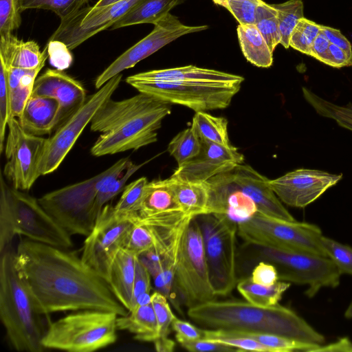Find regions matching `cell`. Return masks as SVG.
<instances>
[{
	"label": "cell",
	"instance_id": "5b68a950",
	"mask_svg": "<svg viewBox=\"0 0 352 352\" xmlns=\"http://www.w3.org/2000/svg\"><path fill=\"white\" fill-rule=\"evenodd\" d=\"M0 258V317L12 346L19 352H41L47 329L15 265L10 247Z\"/></svg>",
	"mask_w": 352,
	"mask_h": 352
},
{
	"label": "cell",
	"instance_id": "f546056e",
	"mask_svg": "<svg viewBox=\"0 0 352 352\" xmlns=\"http://www.w3.org/2000/svg\"><path fill=\"white\" fill-rule=\"evenodd\" d=\"M237 35L242 52L252 65L267 68L273 63V52L254 24L239 25Z\"/></svg>",
	"mask_w": 352,
	"mask_h": 352
},
{
	"label": "cell",
	"instance_id": "4316f807",
	"mask_svg": "<svg viewBox=\"0 0 352 352\" xmlns=\"http://www.w3.org/2000/svg\"><path fill=\"white\" fill-rule=\"evenodd\" d=\"M182 210L192 217L210 213V188L207 182H190L172 176L168 178Z\"/></svg>",
	"mask_w": 352,
	"mask_h": 352
},
{
	"label": "cell",
	"instance_id": "f1b7e54d",
	"mask_svg": "<svg viewBox=\"0 0 352 352\" xmlns=\"http://www.w3.org/2000/svg\"><path fill=\"white\" fill-rule=\"evenodd\" d=\"M184 1L142 0L118 19L111 27V29L115 30L141 23L154 24L170 13L173 8L182 3Z\"/></svg>",
	"mask_w": 352,
	"mask_h": 352
},
{
	"label": "cell",
	"instance_id": "bcb514c9",
	"mask_svg": "<svg viewBox=\"0 0 352 352\" xmlns=\"http://www.w3.org/2000/svg\"><path fill=\"white\" fill-rule=\"evenodd\" d=\"M321 242L327 257L340 274L352 276V248L324 236H322Z\"/></svg>",
	"mask_w": 352,
	"mask_h": 352
},
{
	"label": "cell",
	"instance_id": "681fc988",
	"mask_svg": "<svg viewBox=\"0 0 352 352\" xmlns=\"http://www.w3.org/2000/svg\"><path fill=\"white\" fill-rule=\"evenodd\" d=\"M10 119V89L7 69L0 60V153L4 149L6 129Z\"/></svg>",
	"mask_w": 352,
	"mask_h": 352
},
{
	"label": "cell",
	"instance_id": "7c38bea8",
	"mask_svg": "<svg viewBox=\"0 0 352 352\" xmlns=\"http://www.w3.org/2000/svg\"><path fill=\"white\" fill-rule=\"evenodd\" d=\"M261 261L274 265L278 280L307 287L305 294L314 297L324 287L340 285L341 274L332 261L326 256L309 252L258 247Z\"/></svg>",
	"mask_w": 352,
	"mask_h": 352
},
{
	"label": "cell",
	"instance_id": "9f6ffc18",
	"mask_svg": "<svg viewBox=\"0 0 352 352\" xmlns=\"http://www.w3.org/2000/svg\"><path fill=\"white\" fill-rule=\"evenodd\" d=\"M171 329L175 332V338L178 342L187 340L194 341L202 338V329L190 322L175 317L171 324Z\"/></svg>",
	"mask_w": 352,
	"mask_h": 352
},
{
	"label": "cell",
	"instance_id": "ac0fdd59",
	"mask_svg": "<svg viewBox=\"0 0 352 352\" xmlns=\"http://www.w3.org/2000/svg\"><path fill=\"white\" fill-rule=\"evenodd\" d=\"M142 0H120L111 5L85 6L61 19L50 40L65 43L70 50L94 35L111 28Z\"/></svg>",
	"mask_w": 352,
	"mask_h": 352
},
{
	"label": "cell",
	"instance_id": "3957f363",
	"mask_svg": "<svg viewBox=\"0 0 352 352\" xmlns=\"http://www.w3.org/2000/svg\"><path fill=\"white\" fill-rule=\"evenodd\" d=\"M170 112V104L142 93L122 100L110 98L90 122L92 131L101 133L91 148V155L136 151L155 142L162 120Z\"/></svg>",
	"mask_w": 352,
	"mask_h": 352
},
{
	"label": "cell",
	"instance_id": "d6986e66",
	"mask_svg": "<svg viewBox=\"0 0 352 352\" xmlns=\"http://www.w3.org/2000/svg\"><path fill=\"white\" fill-rule=\"evenodd\" d=\"M342 177V174L299 168L270 179L269 183L282 202L292 207L305 208L336 185Z\"/></svg>",
	"mask_w": 352,
	"mask_h": 352
},
{
	"label": "cell",
	"instance_id": "60d3db41",
	"mask_svg": "<svg viewBox=\"0 0 352 352\" xmlns=\"http://www.w3.org/2000/svg\"><path fill=\"white\" fill-rule=\"evenodd\" d=\"M135 164L130 161L126 169L122 174L111 181V182L104 185L98 192L96 195L94 208L93 215L96 221L97 217L100 214L102 208L113 198L122 191L126 186V182L138 169L144 164Z\"/></svg>",
	"mask_w": 352,
	"mask_h": 352
},
{
	"label": "cell",
	"instance_id": "4fadbf2b",
	"mask_svg": "<svg viewBox=\"0 0 352 352\" xmlns=\"http://www.w3.org/2000/svg\"><path fill=\"white\" fill-rule=\"evenodd\" d=\"M122 78L121 73L115 76L88 96L84 104L47 138L38 166L41 176L50 174L60 166L95 114L111 98Z\"/></svg>",
	"mask_w": 352,
	"mask_h": 352
},
{
	"label": "cell",
	"instance_id": "11a10c76",
	"mask_svg": "<svg viewBox=\"0 0 352 352\" xmlns=\"http://www.w3.org/2000/svg\"><path fill=\"white\" fill-rule=\"evenodd\" d=\"M250 278L254 283L267 286L272 285L279 280L276 267L264 261H260L254 267Z\"/></svg>",
	"mask_w": 352,
	"mask_h": 352
},
{
	"label": "cell",
	"instance_id": "836d02e7",
	"mask_svg": "<svg viewBox=\"0 0 352 352\" xmlns=\"http://www.w3.org/2000/svg\"><path fill=\"white\" fill-rule=\"evenodd\" d=\"M305 100L320 115L334 120L340 126L352 131V104L340 106L318 96L302 87Z\"/></svg>",
	"mask_w": 352,
	"mask_h": 352
},
{
	"label": "cell",
	"instance_id": "30bf717a",
	"mask_svg": "<svg viewBox=\"0 0 352 352\" xmlns=\"http://www.w3.org/2000/svg\"><path fill=\"white\" fill-rule=\"evenodd\" d=\"M133 215L149 227L154 239L153 248L140 258L144 261L157 263L150 271L151 275L157 291L170 300L182 241L186 228L193 217L182 210L146 218L138 217L135 214Z\"/></svg>",
	"mask_w": 352,
	"mask_h": 352
},
{
	"label": "cell",
	"instance_id": "e7e4bbea",
	"mask_svg": "<svg viewBox=\"0 0 352 352\" xmlns=\"http://www.w3.org/2000/svg\"><path fill=\"white\" fill-rule=\"evenodd\" d=\"M213 2L219 6H222L223 8H226L228 2L230 0H212Z\"/></svg>",
	"mask_w": 352,
	"mask_h": 352
},
{
	"label": "cell",
	"instance_id": "603a6c76",
	"mask_svg": "<svg viewBox=\"0 0 352 352\" xmlns=\"http://www.w3.org/2000/svg\"><path fill=\"white\" fill-rule=\"evenodd\" d=\"M59 111L56 99L31 96L18 120L27 133L43 136L51 134L57 129Z\"/></svg>",
	"mask_w": 352,
	"mask_h": 352
},
{
	"label": "cell",
	"instance_id": "6125c7cd",
	"mask_svg": "<svg viewBox=\"0 0 352 352\" xmlns=\"http://www.w3.org/2000/svg\"><path fill=\"white\" fill-rule=\"evenodd\" d=\"M120 0H98V2L94 6L95 8L102 7L107 5L113 4Z\"/></svg>",
	"mask_w": 352,
	"mask_h": 352
},
{
	"label": "cell",
	"instance_id": "f5cc1de1",
	"mask_svg": "<svg viewBox=\"0 0 352 352\" xmlns=\"http://www.w3.org/2000/svg\"><path fill=\"white\" fill-rule=\"evenodd\" d=\"M151 275L148 267L138 256L135 261L131 309L135 306L138 296L143 294L150 293L151 289Z\"/></svg>",
	"mask_w": 352,
	"mask_h": 352
},
{
	"label": "cell",
	"instance_id": "7a4b0ae2",
	"mask_svg": "<svg viewBox=\"0 0 352 352\" xmlns=\"http://www.w3.org/2000/svg\"><path fill=\"white\" fill-rule=\"evenodd\" d=\"M243 80L239 75L195 65L151 70L126 78L139 93L195 112L228 107Z\"/></svg>",
	"mask_w": 352,
	"mask_h": 352
},
{
	"label": "cell",
	"instance_id": "2e32d148",
	"mask_svg": "<svg viewBox=\"0 0 352 352\" xmlns=\"http://www.w3.org/2000/svg\"><path fill=\"white\" fill-rule=\"evenodd\" d=\"M15 235L59 248L73 246L71 235L41 206L38 199L8 186Z\"/></svg>",
	"mask_w": 352,
	"mask_h": 352
},
{
	"label": "cell",
	"instance_id": "8fae6325",
	"mask_svg": "<svg viewBox=\"0 0 352 352\" xmlns=\"http://www.w3.org/2000/svg\"><path fill=\"white\" fill-rule=\"evenodd\" d=\"M173 289L188 308L215 300L210 283L199 224L193 217L188 224L175 269Z\"/></svg>",
	"mask_w": 352,
	"mask_h": 352
},
{
	"label": "cell",
	"instance_id": "ffe728a7",
	"mask_svg": "<svg viewBox=\"0 0 352 352\" xmlns=\"http://www.w3.org/2000/svg\"><path fill=\"white\" fill-rule=\"evenodd\" d=\"M201 144L199 153L177 166L172 176L190 182H207L243 163V155L232 145L223 146L203 140Z\"/></svg>",
	"mask_w": 352,
	"mask_h": 352
},
{
	"label": "cell",
	"instance_id": "91938a15",
	"mask_svg": "<svg viewBox=\"0 0 352 352\" xmlns=\"http://www.w3.org/2000/svg\"><path fill=\"white\" fill-rule=\"evenodd\" d=\"M328 52L331 58V67L340 68L352 66V56L340 47L330 43Z\"/></svg>",
	"mask_w": 352,
	"mask_h": 352
},
{
	"label": "cell",
	"instance_id": "74e56055",
	"mask_svg": "<svg viewBox=\"0 0 352 352\" xmlns=\"http://www.w3.org/2000/svg\"><path fill=\"white\" fill-rule=\"evenodd\" d=\"M254 25L274 52L276 47L280 43L281 37L277 11L272 5L263 1L261 2L256 10Z\"/></svg>",
	"mask_w": 352,
	"mask_h": 352
},
{
	"label": "cell",
	"instance_id": "5bb4252c",
	"mask_svg": "<svg viewBox=\"0 0 352 352\" xmlns=\"http://www.w3.org/2000/svg\"><path fill=\"white\" fill-rule=\"evenodd\" d=\"M133 224L129 214H116L113 206L106 204L86 236L81 258L107 281L111 263Z\"/></svg>",
	"mask_w": 352,
	"mask_h": 352
},
{
	"label": "cell",
	"instance_id": "f35d334b",
	"mask_svg": "<svg viewBox=\"0 0 352 352\" xmlns=\"http://www.w3.org/2000/svg\"><path fill=\"white\" fill-rule=\"evenodd\" d=\"M45 62L36 68L28 69L23 76L18 86L10 91V118H19L24 107L32 96L33 87L38 74Z\"/></svg>",
	"mask_w": 352,
	"mask_h": 352
},
{
	"label": "cell",
	"instance_id": "4dcf8cb0",
	"mask_svg": "<svg viewBox=\"0 0 352 352\" xmlns=\"http://www.w3.org/2000/svg\"><path fill=\"white\" fill-rule=\"evenodd\" d=\"M290 285V283L283 280H278L272 285H263L254 283L250 276L241 280L236 284V288L250 303L259 307H270L278 304Z\"/></svg>",
	"mask_w": 352,
	"mask_h": 352
},
{
	"label": "cell",
	"instance_id": "d6a6232c",
	"mask_svg": "<svg viewBox=\"0 0 352 352\" xmlns=\"http://www.w3.org/2000/svg\"><path fill=\"white\" fill-rule=\"evenodd\" d=\"M151 303L158 325V337L153 342L155 349L158 352H171L175 344L168 336L176 316L171 310L168 298L161 292L155 291L151 294Z\"/></svg>",
	"mask_w": 352,
	"mask_h": 352
},
{
	"label": "cell",
	"instance_id": "c3c4849f",
	"mask_svg": "<svg viewBox=\"0 0 352 352\" xmlns=\"http://www.w3.org/2000/svg\"><path fill=\"white\" fill-rule=\"evenodd\" d=\"M21 12L18 0H0V39H8L19 28Z\"/></svg>",
	"mask_w": 352,
	"mask_h": 352
},
{
	"label": "cell",
	"instance_id": "94428289",
	"mask_svg": "<svg viewBox=\"0 0 352 352\" xmlns=\"http://www.w3.org/2000/svg\"><path fill=\"white\" fill-rule=\"evenodd\" d=\"M324 351H344L352 352V342L348 338H340L336 342L327 344L319 345L311 352Z\"/></svg>",
	"mask_w": 352,
	"mask_h": 352
},
{
	"label": "cell",
	"instance_id": "ee69618b",
	"mask_svg": "<svg viewBox=\"0 0 352 352\" xmlns=\"http://www.w3.org/2000/svg\"><path fill=\"white\" fill-rule=\"evenodd\" d=\"M134 224L128 233L123 248L137 256H140L154 247V239L149 227L138 221L132 214H129Z\"/></svg>",
	"mask_w": 352,
	"mask_h": 352
},
{
	"label": "cell",
	"instance_id": "7bdbcfd3",
	"mask_svg": "<svg viewBox=\"0 0 352 352\" xmlns=\"http://www.w3.org/2000/svg\"><path fill=\"white\" fill-rule=\"evenodd\" d=\"M21 12L43 9L54 12L60 20L85 7L89 0H18Z\"/></svg>",
	"mask_w": 352,
	"mask_h": 352
},
{
	"label": "cell",
	"instance_id": "6da1fadb",
	"mask_svg": "<svg viewBox=\"0 0 352 352\" xmlns=\"http://www.w3.org/2000/svg\"><path fill=\"white\" fill-rule=\"evenodd\" d=\"M14 260L41 315L84 309L113 311L118 316L129 313L108 281L74 251L25 238L20 240Z\"/></svg>",
	"mask_w": 352,
	"mask_h": 352
},
{
	"label": "cell",
	"instance_id": "277c9868",
	"mask_svg": "<svg viewBox=\"0 0 352 352\" xmlns=\"http://www.w3.org/2000/svg\"><path fill=\"white\" fill-rule=\"evenodd\" d=\"M187 314L206 329L272 333L315 345L325 341L295 311L279 304L259 307L248 301L214 300L188 308Z\"/></svg>",
	"mask_w": 352,
	"mask_h": 352
},
{
	"label": "cell",
	"instance_id": "680465c9",
	"mask_svg": "<svg viewBox=\"0 0 352 352\" xmlns=\"http://www.w3.org/2000/svg\"><path fill=\"white\" fill-rule=\"evenodd\" d=\"M321 30L331 43L340 47L352 56L351 44L338 29L321 25Z\"/></svg>",
	"mask_w": 352,
	"mask_h": 352
},
{
	"label": "cell",
	"instance_id": "484cf974",
	"mask_svg": "<svg viewBox=\"0 0 352 352\" xmlns=\"http://www.w3.org/2000/svg\"><path fill=\"white\" fill-rule=\"evenodd\" d=\"M48 58L47 47L41 52L34 41H23L12 35L8 39H0V60L7 68L34 69Z\"/></svg>",
	"mask_w": 352,
	"mask_h": 352
},
{
	"label": "cell",
	"instance_id": "ba28073f",
	"mask_svg": "<svg viewBox=\"0 0 352 352\" xmlns=\"http://www.w3.org/2000/svg\"><path fill=\"white\" fill-rule=\"evenodd\" d=\"M239 236L248 245L300 251L327 257L320 228L313 223L286 221L257 212L238 223Z\"/></svg>",
	"mask_w": 352,
	"mask_h": 352
},
{
	"label": "cell",
	"instance_id": "1f68e13d",
	"mask_svg": "<svg viewBox=\"0 0 352 352\" xmlns=\"http://www.w3.org/2000/svg\"><path fill=\"white\" fill-rule=\"evenodd\" d=\"M228 120L212 116L206 111L195 112L191 126L201 140L223 146L231 145L228 131Z\"/></svg>",
	"mask_w": 352,
	"mask_h": 352
},
{
	"label": "cell",
	"instance_id": "ab89813d",
	"mask_svg": "<svg viewBox=\"0 0 352 352\" xmlns=\"http://www.w3.org/2000/svg\"><path fill=\"white\" fill-rule=\"evenodd\" d=\"M13 228V213L8 192V185L0 177V253L11 247L15 236Z\"/></svg>",
	"mask_w": 352,
	"mask_h": 352
},
{
	"label": "cell",
	"instance_id": "8d00e7d4",
	"mask_svg": "<svg viewBox=\"0 0 352 352\" xmlns=\"http://www.w3.org/2000/svg\"><path fill=\"white\" fill-rule=\"evenodd\" d=\"M276 10L280 43L285 48L289 47L291 34L299 22L304 17L303 2L302 0H289L282 3L272 4Z\"/></svg>",
	"mask_w": 352,
	"mask_h": 352
},
{
	"label": "cell",
	"instance_id": "7dc6e473",
	"mask_svg": "<svg viewBox=\"0 0 352 352\" xmlns=\"http://www.w3.org/2000/svg\"><path fill=\"white\" fill-rule=\"evenodd\" d=\"M148 182L146 177H142L126 186L119 201L113 206L115 212L118 214L135 213Z\"/></svg>",
	"mask_w": 352,
	"mask_h": 352
},
{
	"label": "cell",
	"instance_id": "e0dca14e",
	"mask_svg": "<svg viewBox=\"0 0 352 352\" xmlns=\"http://www.w3.org/2000/svg\"><path fill=\"white\" fill-rule=\"evenodd\" d=\"M153 25L154 28L151 33L122 54L96 78V89H100L115 76L133 67L138 63L177 38L208 28L207 25H186L170 13Z\"/></svg>",
	"mask_w": 352,
	"mask_h": 352
},
{
	"label": "cell",
	"instance_id": "6f0895ef",
	"mask_svg": "<svg viewBox=\"0 0 352 352\" xmlns=\"http://www.w3.org/2000/svg\"><path fill=\"white\" fill-rule=\"evenodd\" d=\"M329 45V41L321 30L312 44L310 56L331 66V58L328 52Z\"/></svg>",
	"mask_w": 352,
	"mask_h": 352
},
{
	"label": "cell",
	"instance_id": "db71d44e",
	"mask_svg": "<svg viewBox=\"0 0 352 352\" xmlns=\"http://www.w3.org/2000/svg\"><path fill=\"white\" fill-rule=\"evenodd\" d=\"M180 345L189 351L192 352H232L238 351L237 349L212 340L201 338L194 341L183 340Z\"/></svg>",
	"mask_w": 352,
	"mask_h": 352
},
{
	"label": "cell",
	"instance_id": "9c48e42d",
	"mask_svg": "<svg viewBox=\"0 0 352 352\" xmlns=\"http://www.w3.org/2000/svg\"><path fill=\"white\" fill-rule=\"evenodd\" d=\"M199 224L209 277L217 296H226L236 286V234L238 223L226 214L196 217Z\"/></svg>",
	"mask_w": 352,
	"mask_h": 352
},
{
	"label": "cell",
	"instance_id": "7402d4cb",
	"mask_svg": "<svg viewBox=\"0 0 352 352\" xmlns=\"http://www.w3.org/2000/svg\"><path fill=\"white\" fill-rule=\"evenodd\" d=\"M230 173L236 186L254 201L260 213L286 221L296 220L272 189L268 178L243 163Z\"/></svg>",
	"mask_w": 352,
	"mask_h": 352
},
{
	"label": "cell",
	"instance_id": "52a82bcc",
	"mask_svg": "<svg viewBox=\"0 0 352 352\" xmlns=\"http://www.w3.org/2000/svg\"><path fill=\"white\" fill-rule=\"evenodd\" d=\"M118 315L113 311L84 309L50 322L42 340L45 349L92 352L116 342Z\"/></svg>",
	"mask_w": 352,
	"mask_h": 352
},
{
	"label": "cell",
	"instance_id": "e575fe53",
	"mask_svg": "<svg viewBox=\"0 0 352 352\" xmlns=\"http://www.w3.org/2000/svg\"><path fill=\"white\" fill-rule=\"evenodd\" d=\"M230 331L236 335L256 340L267 347L270 352H292L298 351L311 352L312 350L319 346L272 333L243 331Z\"/></svg>",
	"mask_w": 352,
	"mask_h": 352
},
{
	"label": "cell",
	"instance_id": "f907efd6",
	"mask_svg": "<svg viewBox=\"0 0 352 352\" xmlns=\"http://www.w3.org/2000/svg\"><path fill=\"white\" fill-rule=\"evenodd\" d=\"M262 0H230L226 8L237 20L239 25L255 23L256 10Z\"/></svg>",
	"mask_w": 352,
	"mask_h": 352
},
{
	"label": "cell",
	"instance_id": "44dd1931",
	"mask_svg": "<svg viewBox=\"0 0 352 352\" xmlns=\"http://www.w3.org/2000/svg\"><path fill=\"white\" fill-rule=\"evenodd\" d=\"M32 96L56 99L60 105L57 128L76 112L87 96L84 86L63 71L47 69L34 82Z\"/></svg>",
	"mask_w": 352,
	"mask_h": 352
},
{
	"label": "cell",
	"instance_id": "83f0119b",
	"mask_svg": "<svg viewBox=\"0 0 352 352\" xmlns=\"http://www.w3.org/2000/svg\"><path fill=\"white\" fill-rule=\"evenodd\" d=\"M118 330L134 334V339L154 342L158 337V325L152 303L137 305L125 316H118Z\"/></svg>",
	"mask_w": 352,
	"mask_h": 352
},
{
	"label": "cell",
	"instance_id": "b9f144b4",
	"mask_svg": "<svg viewBox=\"0 0 352 352\" xmlns=\"http://www.w3.org/2000/svg\"><path fill=\"white\" fill-rule=\"evenodd\" d=\"M203 339L221 342L237 349L238 351L270 352L269 349L250 338L241 336L230 331L222 329H202Z\"/></svg>",
	"mask_w": 352,
	"mask_h": 352
},
{
	"label": "cell",
	"instance_id": "9a60e30c",
	"mask_svg": "<svg viewBox=\"0 0 352 352\" xmlns=\"http://www.w3.org/2000/svg\"><path fill=\"white\" fill-rule=\"evenodd\" d=\"M3 175L15 189L30 190L41 176L38 166L47 138L27 133L17 118L8 122Z\"/></svg>",
	"mask_w": 352,
	"mask_h": 352
},
{
	"label": "cell",
	"instance_id": "816d5d0a",
	"mask_svg": "<svg viewBox=\"0 0 352 352\" xmlns=\"http://www.w3.org/2000/svg\"><path fill=\"white\" fill-rule=\"evenodd\" d=\"M46 47L49 62L52 67L64 71L71 66L73 56L65 43L58 40H50Z\"/></svg>",
	"mask_w": 352,
	"mask_h": 352
},
{
	"label": "cell",
	"instance_id": "d4e9b609",
	"mask_svg": "<svg viewBox=\"0 0 352 352\" xmlns=\"http://www.w3.org/2000/svg\"><path fill=\"white\" fill-rule=\"evenodd\" d=\"M179 210L182 209L168 178L148 182L134 214L140 218H146Z\"/></svg>",
	"mask_w": 352,
	"mask_h": 352
},
{
	"label": "cell",
	"instance_id": "8992f818",
	"mask_svg": "<svg viewBox=\"0 0 352 352\" xmlns=\"http://www.w3.org/2000/svg\"><path fill=\"white\" fill-rule=\"evenodd\" d=\"M129 162V157L122 158L94 177L50 192L38 201L69 235L87 236L96 222L93 208L98 192L120 176Z\"/></svg>",
	"mask_w": 352,
	"mask_h": 352
},
{
	"label": "cell",
	"instance_id": "d590c367",
	"mask_svg": "<svg viewBox=\"0 0 352 352\" xmlns=\"http://www.w3.org/2000/svg\"><path fill=\"white\" fill-rule=\"evenodd\" d=\"M201 146V140L190 126L171 140L167 150L176 160L177 166H180L195 157L199 153Z\"/></svg>",
	"mask_w": 352,
	"mask_h": 352
},
{
	"label": "cell",
	"instance_id": "cb8c5ba5",
	"mask_svg": "<svg viewBox=\"0 0 352 352\" xmlns=\"http://www.w3.org/2000/svg\"><path fill=\"white\" fill-rule=\"evenodd\" d=\"M137 257L126 249H120L111 263L108 277L113 294L129 311L131 309Z\"/></svg>",
	"mask_w": 352,
	"mask_h": 352
},
{
	"label": "cell",
	"instance_id": "f6af8a7d",
	"mask_svg": "<svg viewBox=\"0 0 352 352\" xmlns=\"http://www.w3.org/2000/svg\"><path fill=\"white\" fill-rule=\"evenodd\" d=\"M320 31L321 25L302 18L291 34L289 47L311 56L312 44Z\"/></svg>",
	"mask_w": 352,
	"mask_h": 352
},
{
	"label": "cell",
	"instance_id": "be15d7a7",
	"mask_svg": "<svg viewBox=\"0 0 352 352\" xmlns=\"http://www.w3.org/2000/svg\"><path fill=\"white\" fill-rule=\"evenodd\" d=\"M344 317L347 319L352 318V301L344 311Z\"/></svg>",
	"mask_w": 352,
	"mask_h": 352
}]
</instances>
